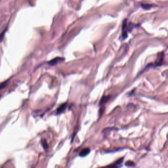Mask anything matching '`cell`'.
<instances>
[{"instance_id":"obj_5","label":"cell","mask_w":168,"mask_h":168,"mask_svg":"<svg viewBox=\"0 0 168 168\" xmlns=\"http://www.w3.org/2000/svg\"><path fill=\"white\" fill-rule=\"evenodd\" d=\"M67 107V103H64L61 104L57 110V114H61L66 109Z\"/></svg>"},{"instance_id":"obj_12","label":"cell","mask_w":168,"mask_h":168,"mask_svg":"<svg viewBox=\"0 0 168 168\" xmlns=\"http://www.w3.org/2000/svg\"><path fill=\"white\" fill-rule=\"evenodd\" d=\"M6 84H7V81H6V82H4V83H2V84H0V89H3V88H5V87L6 86Z\"/></svg>"},{"instance_id":"obj_11","label":"cell","mask_w":168,"mask_h":168,"mask_svg":"<svg viewBox=\"0 0 168 168\" xmlns=\"http://www.w3.org/2000/svg\"><path fill=\"white\" fill-rule=\"evenodd\" d=\"M6 29L4 30L3 32L1 34H0V42L2 41L4 39V38L5 35V33L6 32Z\"/></svg>"},{"instance_id":"obj_9","label":"cell","mask_w":168,"mask_h":168,"mask_svg":"<svg viewBox=\"0 0 168 168\" xmlns=\"http://www.w3.org/2000/svg\"><path fill=\"white\" fill-rule=\"evenodd\" d=\"M125 165L127 167H134L135 166V163L132 161H128L125 163Z\"/></svg>"},{"instance_id":"obj_10","label":"cell","mask_w":168,"mask_h":168,"mask_svg":"<svg viewBox=\"0 0 168 168\" xmlns=\"http://www.w3.org/2000/svg\"><path fill=\"white\" fill-rule=\"evenodd\" d=\"M152 6L150 4H143L142 5V7L145 9V10H148L151 8V7Z\"/></svg>"},{"instance_id":"obj_2","label":"cell","mask_w":168,"mask_h":168,"mask_svg":"<svg viewBox=\"0 0 168 168\" xmlns=\"http://www.w3.org/2000/svg\"><path fill=\"white\" fill-rule=\"evenodd\" d=\"M164 52H161L157 56V60L156 61L155 63V65H154V67H158V66H161L163 64V60H164Z\"/></svg>"},{"instance_id":"obj_6","label":"cell","mask_w":168,"mask_h":168,"mask_svg":"<svg viewBox=\"0 0 168 168\" xmlns=\"http://www.w3.org/2000/svg\"><path fill=\"white\" fill-rule=\"evenodd\" d=\"M90 152V150L88 148L84 149H82L79 153V156L81 157H85L87 156Z\"/></svg>"},{"instance_id":"obj_1","label":"cell","mask_w":168,"mask_h":168,"mask_svg":"<svg viewBox=\"0 0 168 168\" xmlns=\"http://www.w3.org/2000/svg\"><path fill=\"white\" fill-rule=\"evenodd\" d=\"M129 32V31L127 26V22L126 20H124L123 25H122V34L121 37L123 40L125 39L128 37V33Z\"/></svg>"},{"instance_id":"obj_4","label":"cell","mask_w":168,"mask_h":168,"mask_svg":"<svg viewBox=\"0 0 168 168\" xmlns=\"http://www.w3.org/2000/svg\"><path fill=\"white\" fill-rule=\"evenodd\" d=\"M123 159H124V157L118 160L114 164H112L108 166L106 168H119V165H120L122 163L123 161Z\"/></svg>"},{"instance_id":"obj_3","label":"cell","mask_w":168,"mask_h":168,"mask_svg":"<svg viewBox=\"0 0 168 168\" xmlns=\"http://www.w3.org/2000/svg\"><path fill=\"white\" fill-rule=\"evenodd\" d=\"M64 61H65L64 58L58 57L55 58L53 59H52V60H50V61H49L48 62V64L50 65H51V66H54V65H56L57 64L61 63L62 62H63Z\"/></svg>"},{"instance_id":"obj_7","label":"cell","mask_w":168,"mask_h":168,"mask_svg":"<svg viewBox=\"0 0 168 168\" xmlns=\"http://www.w3.org/2000/svg\"><path fill=\"white\" fill-rule=\"evenodd\" d=\"M110 96H103L101 99L100 101V105H102L105 103H106L110 98Z\"/></svg>"},{"instance_id":"obj_8","label":"cell","mask_w":168,"mask_h":168,"mask_svg":"<svg viewBox=\"0 0 168 168\" xmlns=\"http://www.w3.org/2000/svg\"><path fill=\"white\" fill-rule=\"evenodd\" d=\"M41 145H43V148L45 149H48V144H47L45 140L42 139L41 141Z\"/></svg>"},{"instance_id":"obj_13","label":"cell","mask_w":168,"mask_h":168,"mask_svg":"<svg viewBox=\"0 0 168 168\" xmlns=\"http://www.w3.org/2000/svg\"><path fill=\"white\" fill-rule=\"evenodd\" d=\"M104 109L103 107L101 108V109H100V111H99V113H100V115H102V114L103 113V111H104Z\"/></svg>"}]
</instances>
